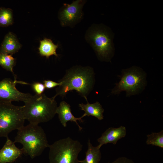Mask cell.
<instances>
[{
  "mask_svg": "<svg viewBox=\"0 0 163 163\" xmlns=\"http://www.w3.org/2000/svg\"><path fill=\"white\" fill-rule=\"evenodd\" d=\"M59 82L61 85L56 89V94L52 97L66 96L70 91L75 90L81 96L88 100L87 97L92 90L94 84V73L89 66H73L67 69Z\"/></svg>",
  "mask_w": 163,
  "mask_h": 163,
  "instance_id": "1",
  "label": "cell"
},
{
  "mask_svg": "<svg viewBox=\"0 0 163 163\" xmlns=\"http://www.w3.org/2000/svg\"><path fill=\"white\" fill-rule=\"evenodd\" d=\"M24 103V116L29 123L38 124L48 122L56 114L58 106L55 99L49 98L44 94H31Z\"/></svg>",
  "mask_w": 163,
  "mask_h": 163,
  "instance_id": "2",
  "label": "cell"
},
{
  "mask_svg": "<svg viewBox=\"0 0 163 163\" xmlns=\"http://www.w3.org/2000/svg\"><path fill=\"white\" fill-rule=\"evenodd\" d=\"M14 142L21 143L24 154L32 159L40 155L50 145L43 129L31 123L18 130Z\"/></svg>",
  "mask_w": 163,
  "mask_h": 163,
  "instance_id": "3",
  "label": "cell"
},
{
  "mask_svg": "<svg viewBox=\"0 0 163 163\" xmlns=\"http://www.w3.org/2000/svg\"><path fill=\"white\" fill-rule=\"evenodd\" d=\"M113 34L110 29L102 24H93L86 30L85 39L92 48L98 59L110 61L114 51Z\"/></svg>",
  "mask_w": 163,
  "mask_h": 163,
  "instance_id": "4",
  "label": "cell"
},
{
  "mask_svg": "<svg viewBox=\"0 0 163 163\" xmlns=\"http://www.w3.org/2000/svg\"><path fill=\"white\" fill-rule=\"evenodd\" d=\"M50 163H79L78 156L82 145L70 137L59 140L50 145Z\"/></svg>",
  "mask_w": 163,
  "mask_h": 163,
  "instance_id": "5",
  "label": "cell"
},
{
  "mask_svg": "<svg viewBox=\"0 0 163 163\" xmlns=\"http://www.w3.org/2000/svg\"><path fill=\"white\" fill-rule=\"evenodd\" d=\"M25 120L22 106L0 101V137L7 138L12 131L21 128Z\"/></svg>",
  "mask_w": 163,
  "mask_h": 163,
  "instance_id": "6",
  "label": "cell"
},
{
  "mask_svg": "<svg viewBox=\"0 0 163 163\" xmlns=\"http://www.w3.org/2000/svg\"><path fill=\"white\" fill-rule=\"evenodd\" d=\"M146 75L142 69L136 67L123 70L120 80L112 90L114 94L125 91L127 96L140 93L146 85Z\"/></svg>",
  "mask_w": 163,
  "mask_h": 163,
  "instance_id": "7",
  "label": "cell"
},
{
  "mask_svg": "<svg viewBox=\"0 0 163 163\" xmlns=\"http://www.w3.org/2000/svg\"><path fill=\"white\" fill-rule=\"evenodd\" d=\"M87 1L76 0L70 4L64 3L58 14L61 26L73 28L80 22L84 15L82 9Z\"/></svg>",
  "mask_w": 163,
  "mask_h": 163,
  "instance_id": "8",
  "label": "cell"
},
{
  "mask_svg": "<svg viewBox=\"0 0 163 163\" xmlns=\"http://www.w3.org/2000/svg\"><path fill=\"white\" fill-rule=\"evenodd\" d=\"M28 85L27 83L17 80L14 76L13 80L9 78H5L0 81V101L12 102L22 101L25 102L31 94L21 92L16 88L17 84Z\"/></svg>",
  "mask_w": 163,
  "mask_h": 163,
  "instance_id": "9",
  "label": "cell"
},
{
  "mask_svg": "<svg viewBox=\"0 0 163 163\" xmlns=\"http://www.w3.org/2000/svg\"><path fill=\"white\" fill-rule=\"evenodd\" d=\"M15 142L8 137L0 150V163H11L15 161L23 153L22 149L17 148Z\"/></svg>",
  "mask_w": 163,
  "mask_h": 163,
  "instance_id": "10",
  "label": "cell"
},
{
  "mask_svg": "<svg viewBox=\"0 0 163 163\" xmlns=\"http://www.w3.org/2000/svg\"><path fill=\"white\" fill-rule=\"evenodd\" d=\"M126 128L124 126H121L117 128L109 127L97 139L99 144L97 146L100 149L103 145L108 143L115 145L119 139L126 136Z\"/></svg>",
  "mask_w": 163,
  "mask_h": 163,
  "instance_id": "11",
  "label": "cell"
},
{
  "mask_svg": "<svg viewBox=\"0 0 163 163\" xmlns=\"http://www.w3.org/2000/svg\"><path fill=\"white\" fill-rule=\"evenodd\" d=\"M56 113L58 114L59 121L64 127L67 126L68 122H73L78 126L79 130L82 131L83 128L79 126L77 121L78 120L83 122L84 121L82 119L84 117L83 115L79 118L75 117L71 112L70 105L64 101L61 102L57 107Z\"/></svg>",
  "mask_w": 163,
  "mask_h": 163,
  "instance_id": "12",
  "label": "cell"
},
{
  "mask_svg": "<svg viewBox=\"0 0 163 163\" xmlns=\"http://www.w3.org/2000/svg\"><path fill=\"white\" fill-rule=\"evenodd\" d=\"M21 46L16 35L9 32L5 36L0 46V53L12 55L18 52Z\"/></svg>",
  "mask_w": 163,
  "mask_h": 163,
  "instance_id": "13",
  "label": "cell"
},
{
  "mask_svg": "<svg viewBox=\"0 0 163 163\" xmlns=\"http://www.w3.org/2000/svg\"><path fill=\"white\" fill-rule=\"evenodd\" d=\"M86 101L87 103L86 104L83 103L79 104L81 110L85 112L83 116L84 117L92 116L97 118L99 120H103L104 109L100 104L97 101L93 104H90L88 100Z\"/></svg>",
  "mask_w": 163,
  "mask_h": 163,
  "instance_id": "14",
  "label": "cell"
},
{
  "mask_svg": "<svg viewBox=\"0 0 163 163\" xmlns=\"http://www.w3.org/2000/svg\"><path fill=\"white\" fill-rule=\"evenodd\" d=\"M58 46V45L54 44L50 39L45 38L40 41L39 48V53L41 56H45L46 58L53 55L58 57L56 53Z\"/></svg>",
  "mask_w": 163,
  "mask_h": 163,
  "instance_id": "15",
  "label": "cell"
},
{
  "mask_svg": "<svg viewBox=\"0 0 163 163\" xmlns=\"http://www.w3.org/2000/svg\"><path fill=\"white\" fill-rule=\"evenodd\" d=\"M88 149L85 152V158L79 161L80 163H99L101 158V154L97 146H93L89 139L88 142Z\"/></svg>",
  "mask_w": 163,
  "mask_h": 163,
  "instance_id": "16",
  "label": "cell"
},
{
  "mask_svg": "<svg viewBox=\"0 0 163 163\" xmlns=\"http://www.w3.org/2000/svg\"><path fill=\"white\" fill-rule=\"evenodd\" d=\"M13 23L12 10L9 8H0V27H5Z\"/></svg>",
  "mask_w": 163,
  "mask_h": 163,
  "instance_id": "17",
  "label": "cell"
},
{
  "mask_svg": "<svg viewBox=\"0 0 163 163\" xmlns=\"http://www.w3.org/2000/svg\"><path fill=\"white\" fill-rule=\"evenodd\" d=\"M15 63V59L12 55L0 53V66L3 68L14 73L13 69Z\"/></svg>",
  "mask_w": 163,
  "mask_h": 163,
  "instance_id": "18",
  "label": "cell"
},
{
  "mask_svg": "<svg viewBox=\"0 0 163 163\" xmlns=\"http://www.w3.org/2000/svg\"><path fill=\"white\" fill-rule=\"evenodd\" d=\"M146 143L148 145H152L163 148V130L158 133L152 132L147 135Z\"/></svg>",
  "mask_w": 163,
  "mask_h": 163,
  "instance_id": "19",
  "label": "cell"
},
{
  "mask_svg": "<svg viewBox=\"0 0 163 163\" xmlns=\"http://www.w3.org/2000/svg\"><path fill=\"white\" fill-rule=\"evenodd\" d=\"M32 87L36 93L38 95L43 94L46 88L43 84L39 82H35L32 85Z\"/></svg>",
  "mask_w": 163,
  "mask_h": 163,
  "instance_id": "20",
  "label": "cell"
},
{
  "mask_svg": "<svg viewBox=\"0 0 163 163\" xmlns=\"http://www.w3.org/2000/svg\"><path fill=\"white\" fill-rule=\"evenodd\" d=\"M43 84L45 88L47 89L53 88L57 86H59L61 85V82H57L50 80H45L43 81Z\"/></svg>",
  "mask_w": 163,
  "mask_h": 163,
  "instance_id": "21",
  "label": "cell"
},
{
  "mask_svg": "<svg viewBox=\"0 0 163 163\" xmlns=\"http://www.w3.org/2000/svg\"><path fill=\"white\" fill-rule=\"evenodd\" d=\"M108 163H135L132 159L125 157H120L114 161Z\"/></svg>",
  "mask_w": 163,
  "mask_h": 163,
  "instance_id": "22",
  "label": "cell"
}]
</instances>
